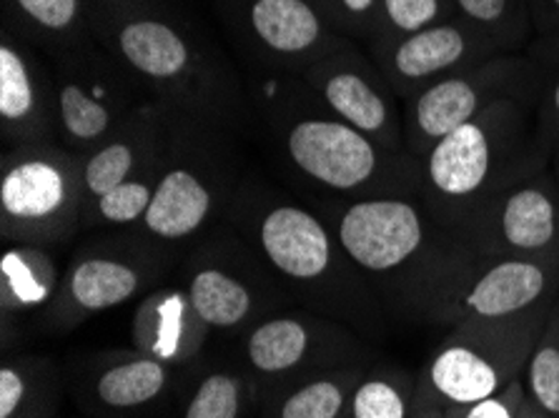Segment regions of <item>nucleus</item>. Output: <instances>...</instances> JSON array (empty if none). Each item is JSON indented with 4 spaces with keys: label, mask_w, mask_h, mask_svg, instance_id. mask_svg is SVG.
I'll list each match as a JSON object with an SVG mask.
<instances>
[{
    "label": "nucleus",
    "mask_w": 559,
    "mask_h": 418,
    "mask_svg": "<svg viewBox=\"0 0 559 418\" xmlns=\"http://www.w3.org/2000/svg\"><path fill=\"white\" fill-rule=\"evenodd\" d=\"M324 218L381 306L414 321L439 326L485 261L456 230L439 224L419 195L342 201Z\"/></svg>",
    "instance_id": "obj_1"
},
{
    "label": "nucleus",
    "mask_w": 559,
    "mask_h": 418,
    "mask_svg": "<svg viewBox=\"0 0 559 418\" xmlns=\"http://www.w3.org/2000/svg\"><path fill=\"white\" fill-rule=\"evenodd\" d=\"M88 15L98 46L148 98L218 131L239 123V81L179 8L168 0H88Z\"/></svg>",
    "instance_id": "obj_2"
},
{
    "label": "nucleus",
    "mask_w": 559,
    "mask_h": 418,
    "mask_svg": "<svg viewBox=\"0 0 559 418\" xmlns=\"http://www.w3.org/2000/svg\"><path fill=\"white\" fill-rule=\"evenodd\" d=\"M234 216L259 259L317 309L367 334L381 329L386 309L324 216L282 195L257 191L241 193Z\"/></svg>",
    "instance_id": "obj_3"
},
{
    "label": "nucleus",
    "mask_w": 559,
    "mask_h": 418,
    "mask_svg": "<svg viewBox=\"0 0 559 418\" xmlns=\"http://www.w3.org/2000/svg\"><path fill=\"white\" fill-rule=\"evenodd\" d=\"M535 110L527 100H497L419 158V199L439 224L460 230L497 193L552 166Z\"/></svg>",
    "instance_id": "obj_4"
},
{
    "label": "nucleus",
    "mask_w": 559,
    "mask_h": 418,
    "mask_svg": "<svg viewBox=\"0 0 559 418\" xmlns=\"http://www.w3.org/2000/svg\"><path fill=\"white\" fill-rule=\"evenodd\" d=\"M269 123L286 166L313 189L344 201L419 195V160L409 151L381 146L338 121L311 93L309 104H271Z\"/></svg>",
    "instance_id": "obj_5"
},
{
    "label": "nucleus",
    "mask_w": 559,
    "mask_h": 418,
    "mask_svg": "<svg viewBox=\"0 0 559 418\" xmlns=\"http://www.w3.org/2000/svg\"><path fill=\"white\" fill-rule=\"evenodd\" d=\"M552 306L510 319L456 323L419 371V379L442 406H467L497 396L524 377Z\"/></svg>",
    "instance_id": "obj_6"
},
{
    "label": "nucleus",
    "mask_w": 559,
    "mask_h": 418,
    "mask_svg": "<svg viewBox=\"0 0 559 418\" xmlns=\"http://www.w3.org/2000/svg\"><path fill=\"white\" fill-rule=\"evenodd\" d=\"M83 156L61 143L3 151L0 230L5 243L56 246L83 228Z\"/></svg>",
    "instance_id": "obj_7"
},
{
    "label": "nucleus",
    "mask_w": 559,
    "mask_h": 418,
    "mask_svg": "<svg viewBox=\"0 0 559 418\" xmlns=\"http://www.w3.org/2000/svg\"><path fill=\"white\" fill-rule=\"evenodd\" d=\"M218 128L179 114L160 170L154 201L139 226L141 238L156 246H176L206 230L231 206V170L218 143Z\"/></svg>",
    "instance_id": "obj_8"
},
{
    "label": "nucleus",
    "mask_w": 559,
    "mask_h": 418,
    "mask_svg": "<svg viewBox=\"0 0 559 418\" xmlns=\"http://www.w3.org/2000/svg\"><path fill=\"white\" fill-rule=\"evenodd\" d=\"M504 98L527 100L537 106L539 68L527 50L499 53L404 100L406 151L419 160L439 139L474 121L489 106Z\"/></svg>",
    "instance_id": "obj_9"
},
{
    "label": "nucleus",
    "mask_w": 559,
    "mask_h": 418,
    "mask_svg": "<svg viewBox=\"0 0 559 418\" xmlns=\"http://www.w3.org/2000/svg\"><path fill=\"white\" fill-rule=\"evenodd\" d=\"M53 58L58 143L88 156L148 96L96 40Z\"/></svg>",
    "instance_id": "obj_10"
},
{
    "label": "nucleus",
    "mask_w": 559,
    "mask_h": 418,
    "mask_svg": "<svg viewBox=\"0 0 559 418\" xmlns=\"http://www.w3.org/2000/svg\"><path fill=\"white\" fill-rule=\"evenodd\" d=\"M361 354L354 329L329 315H266L243 336V363L264 401L313 373L359 363Z\"/></svg>",
    "instance_id": "obj_11"
},
{
    "label": "nucleus",
    "mask_w": 559,
    "mask_h": 418,
    "mask_svg": "<svg viewBox=\"0 0 559 418\" xmlns=\"http://www.w3.org/2000/svg\"><path fill=\"white\" fill-rule=\"evenodd\" d=\"M309 93L338 121L367 133L381 146H404V100L381 73L374 58L359 43L346 40L319 58L299 79Z\"/></svg>",
    "instance_id": "obj_12"
},
{
    "label": "nucleus",
    "mask_w": 559,
    "mask_h": 418,
    "mask_svg": "<svg viewBox=\"0 0 559 418\" xmlns=\"http://www.w3.org/2000/svg\"><path fill=\"white\" fill-rule=\"evenodd\" d=\"M456 234L481 259L559 261V186L552 166L497 193Z\"/></svg>",
    "instance_id": "obj_13"
},
{
    "label": "nucleus",
    "mask_w": 559,
    "mask_h": 418,
    "mask_svg": "<svg viewBox=\"0 0 559 418\" xmlns=\"http://www.w3.org/2000/svg\"><path fill=\"white\" fill-rule=\"evenodd\" d=\"M156 243L93 246L68 263L46 311L56 331H71L91 315L111 311L146 291L160 276Z\"/></svg>",
    "instance_id": "obj_14"
},
{
    "label": "nucleus",
    "mask_w": 559,
    "mask_h": 418,
    "mask_svg": "<svg viewBox=\"0 0 559 418\" xmlns=\"http://www.w3.org/2000/svg\"><path fill=\"white\" fill-rule=\"evenodd\" d=\"M218 5L261 63L296 79L349 40L311 0H218Z\"/></svg>",
    "instance_id": "obj_15"
},
{
    "label": "nucleus",
    "mask_w": 559,
    "mask_h": 418,
    "mask_svg": "<svg viewBox=\"0 0 559 418\" xmlns=\"http://www.w3.org/2000/svg\"><path fill=\"white\" fill-rule=\"evenodd\" d=\"M367 50L402 100H409L429 85L499 56L495 43L462 19H449Z\"/></svg>",
    "instance_id": "obj_16"
},
{
    "label": "nucleus",
    "mask_w": 559,
    "mask_h": 418,
    "mask_svg": "<svg viewBox=\"0 0 559 418\" xmlns=\"http://www.w3.org/2000/svg\"><path fill=\"white\" fill-rule=\"evenodd\" d=\"M559 298V261L485 259L472 273L439 321L452 329L462 321L510 319Z\"/></svg>",
    "instance_id": "obj_17"
},
{
    "label": "nucleus",
    "mask_w": 559,
    "mask_h": 418,
    "mask_svg": "<svg viewBox=\"0 0 559 418\" xmlns=\"http://www.w3.org/2000/svg\"><path fill=\"white\" fill-rule=\"evenodd\" d=\"M176 118L179 114L174 108L160 104V100L146 98L126 118L111 139H106L96 151L83 156V213L100 195L166 158L176 131Z\"/></svg>",
    "instance_id": "obj_18"
},
{
    "label": "nucleus",
    "mask_w": 559,
    "mask_h": 418,
    "mask_svg": "<svg viewBox=\"0 0 559 418\" xmlns=\"http://www.w3.org/2000/svg\"><path fill=\"white\" fill-rule=\"evenodd\" d=\"M0 128L5 148L58 143L53 71L8 31L0 43Z\"/></svg>",
    "instance_id": "obj_19"
},
{
    "label": "nucleus",
    "mask_w": 559,
    "mask_h": 418,
    "mask_svg": "<svg viewBox=\"0 0 559 418\" xmlns=\"http://www.w3.org/2000/svg\"><path fill=\"white\" fill-rule=\"evenodd\" d=\"M209 334L183 288L151 291L133 315L135 351L154 356L174 369L193 361L203 351Z\"/></svg>",
    "instance_id": "obj_20"
},
{
    "label": "nucleus",
    "mask_w": 559,
    "mask_h": 418,
    "mask_svg": "<svg viewBox=\"0 0 559 418\" xmlns=\"http://www.w3.org/2000/svg\"><path fill=\"white\" fill-rule=\"evenodd\" d=\"M183 291L209 331L241 334L266 319L259 286H253L243 268H234L214 253H203L193 263Z\"/></svg>",
    "instance_id": "obj_21"
},
{
    "label": "nucleus",
    "mask_w": 559,
    "mask_h": 418,
    "mask_svg": "<svg viewBox=\"0 0 559 418\" xmlns=\"http://www.w3.org/2000/svg\"><path fill=\"white\" fill-rule=\"evenodd\" d=\"M5 28L50 56L88 46L93 38L88 0H3Z\"/></svg>",
    "instance_id": "obj_22"
},
{
    "label": "nucleus",
    "mask_w": 559,
    "mask_h": 418,
    "mask_svg": "<svg viewBox=\"0 0 559 418\" xmlns=\"http://www.w3.org/2000/svg\"><path fill=\"white\" fill-rule=\"evenodd\" d=\"M174 383V366L141 351L108 358L88 377V396L108 411H141L164 398Z\"/></svg>",
    "instance_id": "obj_23"
},
{
    "label": "nucleus",
    "mask_w": 559,
    "mask_h": 418,
    "mask_svg": "<svg viewBox=\"0 0 559 418\" xmlns=\"http://www.w3.org/2000/svg\"><path fill=\"white\" fill-rule=\"evenodd\" d=\"M61 286L53 255L46 246L8 243L0 261V306L5 319L11 313L50 309Z\"/></svg>",
    "instance_id": "obj_24"
},
{
    "label": "nucleus",
    "mask_w": 559,
    "mask_h": 418,
    "mask_svg": "<svg viewBox=\"0 0 559 418\" xmlns=\"http://www.w3.org/2000/svg\"><path fill=\"white\" fill-rule=\"evenodd\" d=\"M367 369L338 366L304 379L264 401V418H344Z\"/></svg>",
    "instance_id": "obj_25"
},
{
    "label": "nucleus",
    "mask_w": 559,
    "mask_h": 418,
    "mask_svg": "<svg viewBox=\"0 0 559 418\" xmlns=\"http://www.w3.org/2000/svg\"><path fill=\"white\" fill-rule=\"evenodd\" d=\"M58 377L40 358H15L0 366V418H53Z\"/></svg>",
    "instance_id": "obj_26"
},
{
    "label": "nucleus",
    "mask_w": 559,
    "mask_h": 418,
    "mask_svg": "<svg viewBox=\"0 0 559 418\" xmlns=\"http://www.w3.org/2000/svg\"><path fill=\"white\" fill-rule=\"evenodd\" d=\"M454 11L456 19L485 33L499 53H522L535 38L527 0H454Z\"/></svg>",
    "instance_id": "obj_27"
},
{
    "label": "nucleus",
    "mask_w": 559,
    "mask_h": 418,
    "mask_svg": "<svg viewBox=\"0 0 559 418\" xmlns=\"http://www.w3.org/2000/svg\"><path fill=\"white\" fill-rule=\"evenodd\" d=\"M419 377L404 369H371L361 377L344 418H409Z\"/></svg>",
    "instance_id": "obj_28"
},
{
    "label": "nucleus",
    "mask_w": 559,
    "mask_h": 418,
    "mask_svg": "<svg viewBox=\"0 0 559 418\" xmlns=\"http://www.w3.org/2000/svg\"><path fill=\"white\" fill-rule=\"evenodd\" d=\"M164 164L166 158L146 170H141L139 176L129 178V181H123L121 186H116V189L108 191L106 195H100V199L83 213V228L139 226L143 216H146L151 201H154Z\"/></svg>",
    "instance_id": "obj_29"
},
{
    "label": "nucleus",
    "mask_w": 559,
    "mask_h": 418,
    "mask_svg": "<svg viewBox=\"0 0 559 418\" xmlns=\"http://www.w3.org/2000/svg\"><path fill=\"white\" fill-rule=\"evenodd\" d=\"M253 389L257 386L247 371H209L186 398L183 418H243L257 394Z\"/></svg>",
    "instance_id": "obj_30"
},
{
    "label": "nucleus",
    "mask_w": 559,
    "mask_h": 418,
    "mask_svg": "<svg viewBox=\"0 0 559 418\" xmlns=\"http://www.w3.org/2000/svg\"><path fill=\"white\" fill-rule=\"evenodd\" d=\"M522 381L527 398L549 418H559V298L547 315Z\"/></svg>",
    "instance_id": "obj_31"
},
{
    "label": "nucleus",
    "mask_w": 559,
    "mask_h": 418,
    "mask_svg": "<svg viewBox=\"0 0 559 418\" xmlns=\"http://www.w3.org/2000/svg\"><path fill=\"white\" fill-rule=\"evenodd\" d=\"M449 19H456L454 0H381L374 36L367 48L394 43Z\"/></svg>",
    "instance_id": "obj_32"
},
{
    "label": "nucleus",
    "mask_w": 559,
    "mask_h": 418,
    "mask_svg": "<svg viewBox=\"0 0 559 418\" xmlns=\"http://www.w3.org/2000/svg\"><path fill=\"white\" fill-rule=\"evenodd\" d=\"M527 53L539 68L537 139L549 156L559 148V43L532 40Z\"/></svg>",
    "instance_id": "obj_33"
},
{
    "label": "nucleus",
    "mask_w": 559,
    "mask_h": 418,
    "mask_svg": "<svg viewBox=\"0 0 559 418\" xmlns=\"http://www.w3.org/2000/svg\"><path fill=\"white\" fill-rule=\"evenodd\" d=\"M338 36L369 46L381 0H311Z\"/></svg>",
    "instance_id": "obj_34"
},
{
    "label": "nucleus",
    "mask_w": 559,
    "mask_h": 418,
    "mask_svg": "<svg viewBox=\"0 0 559 418\" xmlns=\"http://www.w3.org/2000/svg\"><path fill=\"white\" fill-rule=\"evenodd\" d=\"M524 381L516 379L497 396L467 406H444V418H520L524 404Z\"/></svg>",
    "instance_id": "obj_35"
},
{
    "label": "nucleus",
    "mask_w": 559,
    "mask_h": 418,
    "mask_svg": "<svg viewBox=\"0 0 559 418\" xmlns=\"http://www.w3.org/2000/svg\"><path fill=\"white\" fill-rule=\"evenodd\" d=\"M535 40L559 43V0H527Z\"/></svg>",
    "instance_id": "obj_36"
},
{
    "label": "nucleus",
    "mask_w": 559,
    "mask_h": 418,
    "mask_svg": "<svg viewBox=\"0 0 559 418\" xmlns=\"http://www.w3.org/2000/svg\"><path fill=\"white\" fill-rule=\"evenodd\" d=\"M409 418H444V406L439 404V398L431 394L429 386L421 379L417 381V401H414Z\"/></svg>",
    "instance_id": "obj_37"
},
{
    "label": "nucleus",
    "mask_w": 559,
    "mask_h": 418,
    "mask_svg": "<svg viewBox=\"0 0 559 418\" xmlns=\"http://www.w3.org/2000/svg\"><path fill=\"white\" fill-rule=\"evenodd\" d=\"M520 418H549V416H547L545 411H542V408L535 404V401H530L527 396H524Z\"/></svg>",
    "instance_id": "obj_38"
},
{
    "label": "nucleus",
    "mask_w": 559,
    "mask_h": 418,
    "mask_svg": "<svg viewBox=\"0 0 559 418\" xmlns=\"http://www.w3.org/2000/svg\"><path fill=\"white\" fill-rule=\"evenodd\" d=\"M552 170H555V178H557V186H559V148L552 153Z\"/></svg>",
    "instance_id": "obj_39"
}]
</instances>
